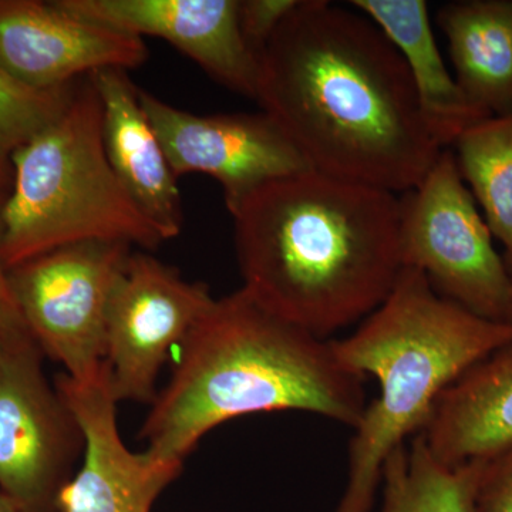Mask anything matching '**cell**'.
Masks as SVG:
<instances>
[{"label":"cell","instance_id":"1","mask_svg":"<svg viewBox=\"0 0 512 512\" xmlns=\"http://www.w3.org/2000/svg\"><path fill=\"white\" fill-rule=\"evenodd\" d=\"M255 101L311 170L397 195L446 150L399 50L359 10L328 0H299L276 30Z\"/></svg>","mask_w":512,"mask_h":512},{"label":"cell","instance_id":"2","mask_svg":"<svg viewBox=\"0 0 512 512\" xmlns=\"http://www.w3.org/2000/svg\"><path fill=\"white\" fill-rule=\"evenodd\" d=\"M229 214L242 288L320 339L375 312L402 274L394 192L305 170Z\"/></svg>","mask_w":512,"mask_h":512},{"label":"cell","instance_id":"3","mask_svg":"<svg viewBox=\"0 0 512 512\" xmlns=\"http://www.w3.org/2000/svg\"><path fill=\"white\" fill-rule=\"evenodd\" d=\"M366 377L320 339L266 309L244 288L214 299L175 352L140 439L154 460L183 467L202 437L256 413L305 412L355 430Z\"/></svg>","mask_w":512,"mask_h":512},{"label":"cell","instance_id":"4","mask_svg":"<svg viewBox=\"0 0 512 512\" xmlns=\"http://www.w3.org/2000/svg\"><path fill=\"white\" fill-rule=\"evenodd\" d=\"M512 342V326L480 318L436 293L404 266L386 301L355 333L333 340L340 362L379 380L349 443L348 483L336 512H370L387 456L423 433L444 390L484 357Z\"/></svg>","mask_w":512,"mask_h":512},{"label":"cell","instance_id":"5","mask_svg":"<svg viewBox=\"0 0 512 512\" xmlns=\"http://www.w3.org/2000/svg\"><path fill=\"white\" fill-rule=\"evenodd\" d=\"M3 205V259L13 266L80 242H123L154 251L165 238L121 185L104 146L103 107L93 76L12 160Z\"/></svg>","mask_w":512,"mask_h":512},{"label":"cell","instance_id":"6","mask_svg":"<svg viewBox=\"0 0 512 512\" xmlns=\"http://www.w3.org/2000/svg\"><path fill=\"white\" fill-rule=\"evenodd\" d=\"M402 264L431 288L480 318L503 322L511 274L468 190L451 148L413 190L400 195ZM504 323V322H503Z\"/></svg>","mask_w":512,"mask_h":512},{"label":"cell","instance_id":"7","mask_svg":"<svg viewBox=\"0 0 512 512\" xmlns=\"http://www.w3.org/2000/svg\"><path fill=\"white\" fill-rule=\"evenodd\" d=\"M131 252L123 242H80L9 269L26 329L43 355L74 380L103 372L107 313Z\"/></svg>","mask_w":512,"mask_h":512},{"label":"cell","instance_id":"8","mask_svg":"<svg viewBox=\"0 0 512 512\" xmlns=\"http://www.w3.org/2000/svg\"><path fill=\"white\" fill-rule=\"evenodd\" d=\"M26 326L0 339V493L23 512H60L84 436Z\"/></svg>","mask_w":512,"mask_h":512},{"label":"cell","instance_id":"9","mask_svg":"<svg viewBox=\"0 0 512 512\" xmlns=\"http://www.w3.org/2000/svg\"><path fill=\"white\" fill-rule=\"evenodd\" d=\"M212 302L204 282L188 281L147 251L131 252L107 313L104 365L117 402H154L170 353Z\"/></svg>","mask_w":512,"mask_h":512},{"label":"cell","instance_id":"10","mask_svg":"<svg viewBox=\"0 0 512 512\" xmlns=\"http://www.w3.org/2000/svg\"><path fill=\"white\" fill-rule=\"evenodd\" d=\"M138 99L177 180L190 173L214 178L229 212L269 181L311 170L284 131L262 111L198 116L146 90L138 89Z\"/></svg>","mask_w":512,"mask_h":512},{"label":"cell","instance_id":"11","mask_svg":"<svg viewBox=\"0 0 512 512\" xmlns=\"http://www.w3.org/2000/svg\"><path fill=\"white\" fill-rule=\"evenodd\" d=\"M144 39L67 12L57 0H0V70L33 89L147 62Z\"/></svg>","mask_w":512,"mask_h":512},{"label":"cell","instance_id":"12","mask_svg":"<svg viewBox=\"0 0 512 512\" xmlns=\"http://www.w3.org/2000/svg\"><path fill=\"white\" fill-rule=\"evenodd\" d=\"M55 384L84 436L82 463L60 494V512H151L183 467L160 463L146 451L134 453L126 446L106 365L92 380L80 382L60 373Z\"/></svg>","mask_w":512,"mask_h":512},{"label":"cell","instance_id":"13","mask_svg":"<svg viewBox=\"0 0 512 512\" xmlns=\"http://www.w3.org/2000/svg\"><path fill=\"white\" fill-rule=\"evenodd\" d=\"M90 22L163 39L190 57L211 79L256 100L259 57L239 28V0H57Z\"/></svg>","mask_w":512,"mask_h":512},{"label":"cell","instance_id":"14","mask_svg":"<svg viewBox=\"0 0 512 512\" xmlns=\"http://www.w3.org/2000/svg\"><path fill=\"white\" fill-rule=\"evenodd\" d=\"M92 76L103 107L104 146L114 173L165 241L178 237L184 214L177 177L141 107L138 87L126 70H100Z\"/></svg>","mask_w":512,"mask_h":512},{"label":"cell","instance_id":"15","mask_svg":"<svg viewBox=\"0 0 512 512\" xmlns=\"http://www.w3.org/2000/svg\"><path fill=\"white\" fill-rule=\"evenodd\" d=\"M420 434L447 466L485 460L512 446V342L444 390Z\"/></svg>","mask_w":512,"mask_h":512},{"label":"cell","instance_id":"16","mask_svg":"<svg viewBox=\"0 0 512 512\" xmlns=\"http://www.w3.org/2000/svg\"><path fill=\"white\" fill-rule=\"evenodd\" d=\"M350 5L399 50L424 119L441 147L451 148L464 130L491 117L467 99L447 69L424 0H353Z\"/></svg>","mask_w":512,"mask_h":512},{"label":"cell","instance_id":"17","mask_svg":"<svg viewBox=\"0 0 512 512\" xmlns=\"http://www.w3.org/2000/svg\"><path fill=\"white\" fill-rule=\"evenodd\" d=\"M454 77L488 116L512 114V0H458L437 12Z\"/></svg>","mask_w":512,"mask_h":512},{"label":"cell","instance_id":"18","mask_svg":"<svg viewBox=\"0 0 512 512\" xmlns=\"http://www.w3.org/2000/svg\"><path fill=\"white\" fill-rule=\"evenodd\" d=\"M480 461L447 466L431 453L423 434L400 444L382 470V512H476Z\"/></svg>","mask_w":512,"mask_h":512},{"label":"cell","instance_id":"19","mask_svg":"<svg viewBox=\"0 0 512 512\" xmlns=\"http://www.w3.org/2000/svg\"><path fill=\"white\" fill-rule=\"evenodd\" d=\"M451 151L491 234L504 247L505 266L512 275V114L468 127Z\"/></svg>","mask_w":512,"mask_h":512},{"label":"cell","instance_id":"20","mask_svg":"<svg viewBox=\"0 0 512 512\" xmlns=\"http://www.w3.org/2000/svg\"><path fill=\"white\" fill-rule=\"evenodd\" d=\"M77 82L57 89H33L0 70V190L9 192L16 151L66 110Z\"/></svg>","mask_w":512,"mask_h":512},{"label":"cell","instance_id":"21","mask_svg":"<svg viewBox=\"0 0 512 512\" xmlns=\"http://www.w3.org/2000/svg\"><path fill=\"white\" fill-rule=\"evenodd\" d=\"M298 3L299 0H239V28L256 56L261 57L271 37Z\"/></svg>","mask_w":512,"mask_h":512},{"label":"cell","instance_id":"22","mask_svg":"<svg viewBox=\"0 0 512 512\" xmlns=\"http://www.w3.org/2000/svg\"><path fill=\"white\" fill-rule=\"evenodd\" d=\"M476 512H512V446L480 460Z\"/></svg>","mask_w":512,"mask_h":512},{"label":"cell","instance_id":"23","mask_svg":"<svg viewBox=\"0 0 512 512\" xmlns=\"http://www.w3.org/2000/svg\"><path fill=\"white\" fill-rule=\"evenodd\" d=\"M6 195V192L0 190V339L25 326L10 291L8 266L3 259V205Z\"/></svg>","mask_w":512,"mask_h":512},{"label":"cell","instance_id":"24","mask_svg":"<svg viewBox=\"0 0 512 512\" xmlns=\"http://www.w3.org/2000/svg\"><path fill=\"white\" fill-rule=\"evenodd\" d=\"M0 512H23L15 501L10 500L5 494L0 493Z\"/></svg>","mask_w":512,"mask_h":512},{"label":"cell","instance_id":"25","mask_svg":"<svg viewBox=\"0 0 512 512\" xmlns=\"http://www.w3.org/2000/svg\"><path fill=\"white\" fill-rule=\"evenodd\" d=\"M503 322L507 323V325L512 326V275H511L510 293H508V301H507V306H505Z\"/></svg>","mask_w":512,"mask_h":512}]
</instances>
